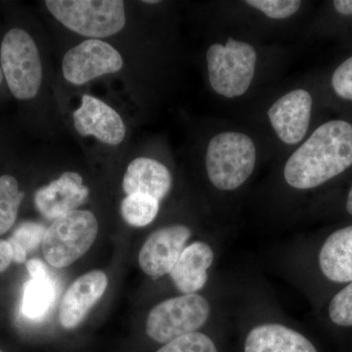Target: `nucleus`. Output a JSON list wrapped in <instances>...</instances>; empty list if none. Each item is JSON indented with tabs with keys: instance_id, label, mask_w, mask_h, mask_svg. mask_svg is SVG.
<instances>
[{
	"instance_id": "nucleus-1",
	"label": "nucleus",
	"mask_w": 352,
	"mask_h": 352,
	"mask_svg": "<svg viewBox=\"0 0 352 352\" xmlns=\"http://www.w3.org/2000/svg\"><path fill=\"white\" fill-rule=\"evenodd\" d=\"M352 166V124L331 120L319 126L287 161L284 178L298 190L314 189Z\"/></svg>"
},
{
	"instance_id": "nucleus-2",
	"label": "nucleus",
	"mask_w": 352,
	"mask_h": 352,
	"mask_svg": "<svg viewBox=\"0 0 352 352\" xmlns=\"http://www.w3.org/2000/svg\"><path fill=\"white\" fill-rule=\"evenodd\" d=\"M44 4L60 24L88 39L110 38L126 27L122 0H46Z\"/></svg>"
},
{
	"instance_id": "nucleus-3",
	"label": "nucleus",
	"mask_w": 352,
	"mask_h": 352,
	"mask_svg": "<svg viewBox=\"0 0 352 352\" xmlns=\"http://www.w3.org/2000/svg\"><path fill=\"white\" fill-rule=\"evenodd\" d=\"M0 66L16 99L32 100L41 90L43 72L36 41L22 28H12L0 44Z\"/></svg>"
},
{
	"instance_id": "nucleus-4",
	"label": "nucleus",
	"mask_w": 352,
	"mask_h": 352,
	"mask_svg": "<svg viewBox=\"0 0 352 352\" xmlns=\"http://www.w3.org/2000/svg\"><path fill=\"white\" fill-rule=\"evenodd\" d=\"M256 150L251 138L240 132H222L210 141L206 156L208 179L215 188L234 191L254 170Z\"/></svg>"
},
{
	"instance_id": "nucleus-5",
	"label": "nucleus",
	"mask_w": 352,
	"mask_h": 352,
	"mask_svg": "<svg viewBox=\"0 0 352 352\" xmlns=\"http://www.w3.org/2000/svg\"><path fill=\"white\" fill-rule=\"evenodd\" d=\"M98 231V221L90 210H76L58 217L44 234V258L53 267L71 265L87 254Z\"/></svg>"
},
{
	"instance_id": "nucleus-6",
	"label": "nucleus",
	"mask_w": 352,
	"mask_h": 352,
	"mask_svg": "<svg viewBox=\"0 0 352 352\" xmlns=\"http://www.w3.org/2000/svg\"><path fill=\"white\" fill-rule=\"evenodd\" d=\"M212 314L210 302L199 293L173 296L152 308L146 320V333L155 342L166 344L199 332Z\"/></svg>"
},
{
	"instance_id": "nucleus-7",
	"label": "nucleus",
	"mask_w": 352,
	"mask_h": 352,
	"mask_svg": "<svg viewBox=\"0 0 352 352\" xmlns=\"http://www.w3.org/2000/svg\"><path fill=\"white\" fill-rule=\"evenodd\" d=\"M256 59L254 48L244 41L229 38L226 45L212 44L207 52L210 85L227 98L242 96L254 78Z\"/></svg>"
},
{
	"instance_id": "nucleus-8",
	"label": "nucleus",
	"mask_w": 352,
	"mask_h": 352,
	"mask_svg": "<svg viewBox=\"0 0 352 352\" xmlns=\"http://www.w3.org/2000/svg\"><path fill=\"white\" fill-rule=\"evenodd\" d=\"M124 58L110 43L102 39H85L65 53L62 73L71 85H87L100 76L119 73Z\"/></svg>"
},
{
	"instance_id": "nucleus-9",
	"label": "nucleus",
	"mask_w": 352,
	"mask_h": 352,
	"mask_svg": "<svg viewBox=\"0 0 352 352\" xmlns=\"http://www.w3.org/2000/svg\"><path fill=\"white\" fill-rule=\"evenodd\" d=\"M191 236V229L183 224L162 227L150 234L139 252L141 270L155 280L170 274Z\"/></svg>"
},
{
	"instance_id": "nucleus-10",
	"label": "nucleus",
	"mask_w": 352,
	"mask_h": 352,
	"mask_svg": "<svg viewBox=\"0 0 352 352\" xmlns=\"http://www.w3.org/2000/svg\"><path fill=\"white\" fill-rule=\"evenodd\" d=\"M74 126L82 136H92L105 145H120L126 138L124 120L115 109L91 95L85 94L73 113Z\"/></svg>"
},
{
	"instance_id": "nucleus-11",
	"label": "nucleus",
	"mask_w": 352,
	"mask_h": 352,
	"mask_svg": "<svg viewBox=\"0 0 352 352\" xmlns=\"http://www.w3.org/2000/svg\"><path fill=\"white\" fill-rule=\"evenodd\" d=\"M311 95L296 89L278 99L270 110L271 124L284 143L295 145L305 138L311 117Z\"/></svg>"
},
{
	"instance_id": "nucleus-12",
	"label": "nucleus",
	"mask_w": 352,
	"mask_h": 352,
	"mask_svg": "<svg viewBox=\"0 0 352 352\" xmlns=\"http://www.w3.org/2000/svg\"><path fill=\"white\" fill-rule=\"evenodd\" d=\"M88 196L89 189L83 184L82 176L75 171H66L36 192L34 204L43 217L55 220L78 210Z\"/></svg>"
},
{
	"instance_id": "nucleus-13",
	"label": "nucleus",
	"mask_w": 352,
	"mask_h": 352,
	"mask_svg": "<svg viewBox=\"0 0 352 352\" xmlns=\"http://www.w3.org/2000/svg\"><path fill=\"white\" fill-rule=\"evenodd\" d=\"M108 287V277L103 271L85 273L67 289L60 305L59 320L62 327L71 330L80 325L98 302Z\"/></svg>"
},
{
	"instance_id": "nucleus-14",
	"label": "nucleus",
	"mask_w": 352,
	"mask_h": 352,
	"mask_svg": "<svg viewBox=\"0 0 352 352\" xmlns=\"http://www.w3.org/2000/svg\"><path fill=\"white\" fill-rule=\"evenodd\" d=\"M214 256L212 245L204 241H195L185 247L168 274L182 295L198 294L205 288Z\"/></svg>"
},
{
	"instance_id": "nucleus-15",
	"label": "nucleus",
	"mask_w": 352,
	"mask_h": 352,
	"mask_svg": "<svg viewBox=\"0 0 352 352\" xmlns=\"http://www.w3.org/2000/svg\"><path fill=\"white\" fill-rule=\"evenodd\" d=\"M244 352L318 351L314 344L296 329L278 322H263L248 333Z\"/></svg>"
},
{
	"instance_id": "nucleus-16",
	"label": "nucleus",
	"mask_w": 352,
	"mask_h": 352,
	"mask_svg": "<svg viewBox=\"0 0 352 352\" xmlns=\"http://www.w3.org/2000/svg\"><path fill=\"white\" fill-rule=\"evenodd\" d=\"M173 176L166 166L151 157L132 160L127 166L122 188L126 195L145 194L162 201L170 193Z\"/></svg>"
},
{
	"instance_id": "nucleus-17",
	"label": "nucleus",
	"mask_w": 352,
	"mask_h": 352,
	"mask_svg": "<svg viewBox=\"0 0 352 352\" xmlns=\"http://www.w3.org/2000/svg\"><path fill=\"white\" fill-rule=\"evenodd\" d=\"M318 266L329 281H352V226L336 230L324 241L318 252Z\"/></svg>"
},
{
	"instance_id": "nucleus-18",
	"label": "nucleus",
	"mask_w": 352,
	"mask_h": 352,
	"mask_svg": "<svg viewBox=\"0 0 352 352\" xmlns=\"http://www.w3.org/2000/svg\"><path fill=\"white\" fill-rule=\"evenodd\" d=\"M56 300V286L50 275L31 279L25 285L22 314L32 320H41L50 312Z\"/></svg>"
},
{
	"instance_id": "nucleus-19",
	"label": "nucleus",
	"mask_w": 352,
	"mask_h": 352,
	"mask_svg": "<svg viewBox=\"0 0 352 352\" xmlns=\"http://www.w3.org/2000/svg\"><path fill=\"white\" fill-rule=\"evenodd\" d=\"M160 210V201L145 194L126 195L120 205L122 219L133 227L149 226L156 219Z\"/></svg>"
},
{
	"instance_id": "nucleus-20",
	"label": "nucleus",
	"mask_w": 352,
	"mask_h": 352,
	"mask_svg": "<svg viewBox=\"0 0 352 352\" xmlns=\"http://www.w3.org/2000/svg\"><path fill=\"white\" fill-rule=\"evenodd\" d=\"M24 196L14 176H0V235L8 232L15 224Z\"/></svg>"
},
{
	"instance_id": "nucleus-21",
	"label": "nucleus",
	"mask_w": 352,
	"mask_h": 352,
	"mask_svg": "<svg viewBox=\"0 0 352 352\" xmlns=\"http://www.w3.org/2000/svg\"><path fill=\"white\" fill-rule=\"evenodd\" d=\"M45 231L43 226L36 222H24L18 226L7 240L12 251L13 261L24 263L28 254L43 244Z\"/></svg>"
},
{
	"instance_id": "nucleus-22",
	"label": "nucleus",
	"mask_w": 352,
	"mask_h": 352,
	"mask_svg": "<svg viewBox=\"0 0 352 352\" xmlns=\"http://www.w3.org/2000/svg\"><path fill=\"white\" fill-rule=\"evenodd\" d=\"M156 352H219V349L208 336L196 332L171 340Z\"/></svg>"
},
{
	"instance_id": "nucleus-23",
	"label": "nucleus",
	"mask_w": 352,
	"mask_h": 352,
	"mask_svg": "<svg viewBox=\"0 0 352 352\" xmlns=\"http://www.w3.org/2000/svg\"><path fill=\"white\" fill-rule=\"evenodd\" d=\"M330 320L340 327H352V281L340 289L329 302Z\"/></svg>"
},
{
	"instance_id": "nucleus-24",
	"label": "nucleus",
	"mask_w": 352,
	"mask_h": 352,
	"mask_svg": "<svg viewBox=\"0 0 352 352\" xmlns=\"http://www.w3.org/2000/svg\"><path fill=\"white\" fill-rule=\"evenodd\" d=\"M245 3L254 7L271 19H286L298 12L302 2L298 0H248Z\"/></svg>"
},
{
	"instance_id": "nucleus-25",
	"label": "nucleus",
	"mask_w": 352,
	"mask_h": 352,
	"mask_svg": "<svg viewBox=\"0 0 352 352\" xmlns=\"http://www.w3.org/2000/svg\"><path fill=\"white\" fill-rule=\"evenodd\" d=\"M332 85L336 94L346 100H352V57L340 65L333 73Z\"/></svg>"
},
{
	"instance_id": "nucleus-26",
	"label": "nucleus",
	"mask_w": 352,
	"mask_h": 352,
	"mask_svg": "<svg viewBox=\"0 0 352 352\" xmlns=\"http://www.w3.org/2000/svg\"><path fill=\"white\" fill-rule=\"evenodd\" d=\"M13 261L12 251L6 240L0 239V273L6 271Z\"/></svg>"
},
{
	"instance_id": "nucleus-27",
	"label": "nucleus",
	"mask_w": 352,
	"mask_h": 352,
	"mask_svg": "<svg viewBox=\"0 0 352 352\" xmlns=\"http://www.w3.org/2000/svg\"><path fill=\"white\" fill-rule=\"evenodd\" d=\"M333 3L336 10L342 15L352 16V0H336Z\"/></svg>"
},
{
	"instance_id": "nucleus-28",
	"label": "nucleus",
	"mask_w": 352,
	"mask_h": 352,
	"mask_svg": "<svg viewBox=\"0 0 352 352\" xmlns=\"http://www.w3.org/2000/svg\"><path fill=\"white\" fill-rule=\"evenodd\" d=\"M346 207L347 212L352 215V186L351 190H349V195H347Z\"/></svg>"
},
{
	"instance_id": "nucleus-29",
	"label": "nucleus",
	"mask_w": 352,
	"mask_h": 352,
	"mask_svg": "<svg viewBox=\"0 0 352 352\" xmlns=\"http://www.w3.org/2000/svg\"><path fill=\"white\" fill-rule=\"evenodd\" d=\"M4 76L3 73H2L1 66H0V87H1L2 82H3Z\"/></svg>"
},
{
	"instance_id": "nucleus-30",
	"label": "nucleus",
	"mask_w": 352,
	"mask_h": 352,
	"mask_svg": "<svg viewBox=\"0 0 352 352\" xmlns=\"http://www.w3.org/2000/svg\"><path fill=\"white\" fill-rule=\"evenodd\" d=\"M144 3L147 4H157L159 3L160 1H157V0H146V1H143Z\"/></svg>"
},
{
	"instance_id": "nucleus-31",
	"label": "nucleus",
	"mask_w": 352,
	"mask_h": 352,
	"mask_svg": "<svg viewBox=\"0 0 352 352\" xmlns=\"http://www.w3.org/2000/svg\"><path fill=\"white\" fill-rule=\"evenodd\" d=\"M0 352H2L1 349H0Z\"/></svg>"
}]
</instances>
